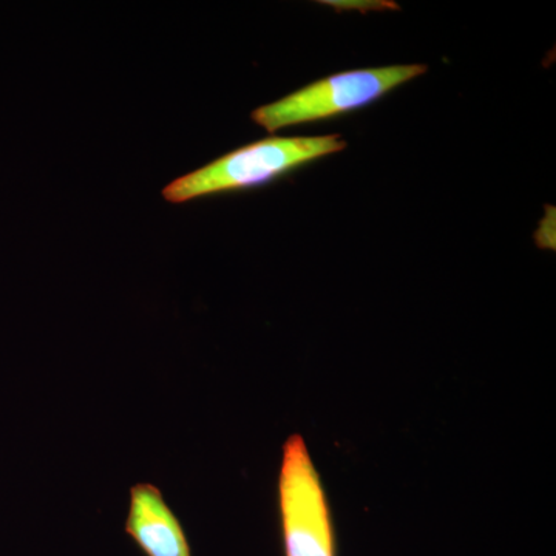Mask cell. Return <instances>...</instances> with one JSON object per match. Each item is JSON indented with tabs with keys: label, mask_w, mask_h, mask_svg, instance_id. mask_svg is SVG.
Returning <instances> with one entry per match:
<instances>
[{
	"label": "cell",
	"mask_w": 556,
	"mask_h": 556,
	"mask_svg": "<svg viewBox=\"0 0 556 556\" xmlns=\"http://www.w3.org/2000/svg\"><path fill=\"white\" fill-rule=\"evenodd\" d=\"M343 149L346 141L340 135L262 139L175 179L163 190V197L179 204L214 193L255 188Z\"/></svg>",
	"instance_id": "cell-1"
},
{
	"label": "cell",
	"mask_w": 556,
	"mask_h": 556,
	"mask_svg": "<svg viewBox=\"0 0 556 556\" xmlns=\"http://www.w3.org/2000/svg\"><path fill=\"white\" fill-rule=\"evenodd\" d=\"M277 506L285 556H338L327 490L302 434L281 448Z\"/></svg>",
	"instance_id": "cell-2"
},
{
	"label": "cell",
	"mask_w": 556,
	"mask_h": 556,
	"mask_svg": "<svg viewBox=\"0 0 556 556\" xmlns=\"http://www.w3.org/2000/svg\"><path fill=\"white\" fill-rule=\"evenodd\" d=\"M427 70V65L412 64L338 73L254 110L252 119L274 134L285 127L334 118L380 100Z\"/></svg>",
	"instance_id": "cell-3"
},
{
	"label": "cell",
	"mask_w": 556,
	"mask_h": 556,
	"mask_svg": "<svg viewBox=\"0 0 556 556\" xmlns=\"http://www.w3.org/2000/svg\"><path fill=\"white\" fill-rule=\"evenodd\" d=\"M126 533L144 556H192L185 527L150 482L130 486Z\"/></svg>",
	"instance_id": "cell-4"
},
{
	"label": "cell",
	"mask_w": 556,
	"mask_h": 556,
	"mask_svg": "<svg viewBox=\"0 0 556 556\" xmlns=\"http://www.w3.org/2000/svg\"><path fill=\"white\" fill-rule=\"evenodd\" d=\"M328 5L334 7V9L345 10V9H361L362 11L367 10H388V9H397L396 3L390 2H325Z\"/></svg>",
	"instance_id": "cell-5"
}]
</instances>
